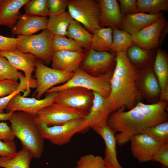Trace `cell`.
<instances>
[{
	"mask_svg": "<svg viewBox=\"0 0 168 168\" xmlns=\"http://www.w3.org/2000/svg\"><path fill=\"white\" fill-rule=\"evenodd\" d=\"M168 101L159 100L146 104L140 101L126 111L122 107L111 113L107 124L115 133L117 144L122 146L133 135L142 133L145 129L168 121Z\"/></svg>",
	"mask_w": 168,
	"mask_h": 168,
	"instance_id": "obj_1",
	"label": "cell"
},
{
	"mask_svg": "<svg viewBox=\"0 0 168 168\" xmlns=\"http://www.w3.org/2000/svg\"><path fill=\"white\" fill-rule=\"evenodd\" d=\"M126 52L116 53L109 97L111 102L112 112L122 107L130 110L143 97L137 84L139 70L132 64Z\"/></svg>",
	"mask_w": 168,
	"mask_h": 168,
	"instance_id": "obj_2",
	"label": "cell"
},
{
	"mask_svg": "<svg viewBox=\"0 0 168 168\" xmlns=\"http://www.w3.org/2000/svg\"><path fill=\"white\" fill-rule=\"evenodd\" d=\"M11 128L23 147L29 150L33 157L40 158L44 147V139L36 123L35 116L23 111L12 113L8 120Z\"/></svg>",
	"mask_w": 168,
	"mask_h": 168,
	"instance_id": "obj_3",
	"label": "cell"
},
{
	"mask_svg": "<svg viewBox=\"0 0 168 168\" xmlns=\"http://www.w3.org/2000/svg\"><path fill=\"white\" fill-rule=\"evenodd\" d=\"M74 73L72 77L67 82L52 88L46 93L58 92L70 87H79L97 93L104 97H109L113 72L94 77L79 68Z\"/></svg>",
	"mask_w": 168,
	"mask_h": 168,
	"instance_id": "obj_4",
	"label": "cell"
},
{
	"mask_svg": "<svg viewBox=\"0 0 168 168\" xmlns=\"http://www.w3.org/2000/svg\"><path fill=\"white\" fill-rule=\"evenodd\" d=\"M54 35L46 29L37 35H18L16 49L31 54L36 58L49 62L52 61L53 54L52 44Z\"/></svg>",
	"mask_w": 168,
	"mask_h": 168,
	"instance_id": "obj_5",
	"label": "cell"
},
{
	"mask_svg": "<svg viewBox=\"0 0 168 168\" xmlns=\"http://www.w3.org/2000/svg\"><path fill=\"white\" fill-rule=\"evenodd\" d=\"M67 7L72 19L90 33L93 34L100 28V11L97 0H68Z\"/></svg>",
	"mask_w": 168,
	"mask_h": 168,
	"instance_id": "obj_6",
	"label": "cell"
},
{
	"mask_svg": "<svg viewBox=\"0 0 168 168\" xmlns=\"http://www.w3.org/2000/svg\"><path fill=\"white\" fill-rule=\"evenodd\" d=\"M35 120L44 139L57 145L67 143L75 134L88 128L84 119H76L62 125L51 126H48Z\"/></svg>",
	"mask_w": 168,
	"mask_h": 168,
	"instance_id": "obj_7",
	"label": "cell"
},
{
	"mask_svg": "<svg viewBox=\"0 0 168 168\" xmlns=\"http://www.w3.org/2000/svg\"><path fill=\"white\" fill-rule=\"evenodd\" d=\"M84 56L79 67L80 69L94 77L113 72L116 53L97 51L91 48L84 50Z\"/></svg>",
	"mask_w": 168,
	"mask_h": 168,
	"instance_id": "obj_8",
	"label": "cell"
},
{
	"mask_svg": "<svg viewBox=\"0 0 168 168\" xmlns=\"http://www.w3.org/2000/svg\"><path fill=\"white\" fill-rule=\"evenodd\" d=\"M87 114L82 111L54 103L39 111L35 119L48 126L62 125L74 120L84 119Z\"/></svg>",
	"mask_w": 168,
	"mask_h": 168,
	"instance_id": "obj_9",
	"label": "cell"
},
{
	"mask_svg": "<svg viewBox=\"0 0 168 168\" xmlns=\"http://www.w3.org/2000/svg\"><path fill=\"white\" fill-rule=\"evenodd\" d=\"M35 68L36 88L33 95L37 99H40L44 93L55 85L67 82L74 73L49 67L37 60Z\"/></svg>",
	"mask_w": 168,
	"mask_h": 168,
	"instance_id": "obj_10",
	"label": "cell"
},
{
	"mask_svg": "<svg viewBox=\"0 0 168 168\" xmlns=\"http://www.w3.org/2000/svg\"><path fill=\"white\" fill-rule=\"evenodd\" d=\"M54 103L86 113L91 107L94 97L93 92L79 87L67 88L58 92Z\"/></svg>",
	"mask_w": 168,
	"mask_h": 168,
	"instance_id": "obj_11",
	"label": "cell"
},
{
	"mask_svg": "<svg viewBox=\"0 0 168 168\" xmlns=\"http://www.w3.org/2000/svg\"><path fill=\"white\" fill-rule=\"evenodd\" d=\"M58 92L46 93L42 99L25 97L19 92L11 100L6 109L7 113L23 111L35 115L43 108L54 102Z\"/></svg>",
	"mask_w": 168,
	"mask_h": 168,
	"instance_id": "obj_12",
	"label": "cell"
},
{
	"mask_svg": "<svg viewBox=\"0 0 168 168\" xmlns=\"http://www.w3.org/2000/svg\"><path fill=\"white\" fill-rule=\"evenodd\" d=\"M166 24L163 16L154 22L131 35L134 44L148 51L159 44L162 32Z\"/></svg>",
	"mask_w": 168,
	"mask_h": 168,
	"instance_id": "obj_13",
	"label": "cell"
},
{
	"mask_svg": "<svg viewBox=\"0 0 168 168\" xmlns=\"http://www.w3.org/2000/svg\"><path fill=\"white\" fill-rule=\"evenodd\" d=\"M0 56L5 58L17 70H21L24 72L27 84L28 93L30 91V87L36 86V81L31 79L36 60V58L34 55L16 49L10 51H0Z\"/></svg>",
	"mask_w": 168,
	"mask_h": 168,
	"instance_id": "obj_14",
	"label": "cell"
},
{
	"mask_svg": "<svg viewBox=\"0 0 168 168\" xmlns=\"http://www.w3.org/2000/svg\"><path fill=\"white\" fill-rule=\"evenodd\" d=\"M133 156L140 163L152 161L161 143L144 133L132 136L130 140Z\"/></svg>",
	"mask_w": 168,
	"mask_h": 168,
	"instance_id": "obj_15",
	"label": "cell"
},
{
	"mask_svg": "<svg viewBox=\"0 0 168 168\" xmlns=\"http://www.w3.org/2000/svg\"><path fill=\"white\" fill-rule=\"evenodd\" d=\"M94 97L90 110L84 119L88 127L107 124L109 116L112 113L111 102L109 97H106L93 92Z\"/></svg>",
	"mask_w": 168,
	"mask_h": 168,
	"instance_id": "obj_16",
	"label": "cell"
},
{
	"mask_svg": "<svg viewBox=\"0 0 168 168\" xmlns=\"http://www.w3.org/2000/svg\"><path fill=\"white\" fill-rule=\"evenodd\" d=\"M137 84L143 97L149 102L154 104L160 100V88L153 69L149 65L139 70Z\"/></svg>",
	"mask_w": 168,
	"mask_h": 168,
	"instance_id": "obj_17",
	"label": "cell"
},
{
	"mask_svg": "<svg viewBox=\"0 0 168 168\" xmlns=\"http://www.w3.org/2000/svg\"><path fill=\"white\" fill-rule=\"evenodd\" d=\"M102 137L105 145V156L103 158L107 168H124L119 163L117 157L115 133L107 124L90 127Z\"/></svg>",
	"mask_w": 168,
	"mask_h": 168,
	"instance_id": "obj_18",
	"label": "cell"
},
{
	"mask_svg": "<svg viewBox=\"0 0 168 168\" xmlns=\"http://www.w3.org/2000/svg\"><path fill=\"white\" fill-rule=\"evenodd\" d=\"M84 51L67 50L54 51L51 61L52 68L63 72L74 73L79 68L84 57Z\"/></svg>",
	"mask_w": 168,
	"mask_h": 168,
	"instance_id": "obj_19",
	"label": "cell"
},
{
	"mask_svg": "<svg viewBox=\"0 0 168 168\" xmlns=\"http://www.w3.org/2000/svg\"><path fill=\"white\" fill-rule=\"evenodd\" d=\"M100 11L99 24L100 28L105 27L120 29L123 15L116 0H97Z\"/></svg>",
	"mask_w": 168,
	"mask_h": 168,
	"instance_id": "obj_20",
	"label": "cell"
},
{
	"mask_svg": "<svg viewBox=\"0 0 168 168\" xmlns=\"http://www.w3.org/2000/svg\"><path fill=\"white\" fill-rule=\"evenodd\" d=\"M47 16L21 15L13 28L12 34L14 35L29 36L38 31L47 28Z\"/></svg>",
	"mask_w": 168,
	"mask_h": 168,
	"instance_id": "obj_21",
	"label": "cell"
},
{
	"mask_svg": "<svg viewBox=\"0 0 168 168\" xmlns=\"http://www.w3.org/2000/svg\"><path fill=\"white\" fill-rule=\"evenodd\" d=\"M162 16V12L151 14L140 12L124 15L120 29L132 35L154 22Z\"/></svg>",
	"mask_w": 168,
	"mask_h": 168,
	"instance_id": "obj_22",
	"label": "cell"
},
{
	"mask_svg": "<svg viewBox=\"0 0 168 168\" xmlns=\"http://www.w3.org/2000/svg\"><path fill=\"white\" fill-rule=\"evenodd\" d=\"M153 70L161 89L160 100L168 101V58L164 51L158 49L156 56Z\"/></svg>",
	"mask_w": 168,
	"mask_h": 168,
	"instance_id": "obj_23",
	"label": "cell"
},
{
	"mask_svg": "<svg viewBox=\"0 0 168 168\" xmlns=\"http://www.w3.org/2000/svg\"><path fill=\"white\" fill-rule=\"evenodd\" d=\"M29 0H1L0 26L12 29L21 15L20 8Z\"/></svg>",
	"mask_w": 168,
	"mask_h": 168,
	"instance_id": "obj_24",
	"label": "cell"
},
{
	"mask_svg": "<svg viewBox=\"0 0 168 168\" xmlns=\"http://www.w3.org/2000/svg\"><path fill=\"white\" fill-rule=\"evenodd\" d=\"M33 156L31 152L23 147L18 152L10 155L0 157V167L3 168H30Z\"/></svg>",
	"mask_w": 168,
	"mask_h": 168,
	"instance_id": "obj_25",
	"label": "cell"
},
{
	"mask_svg": "<svg viewBox=\"0 0 168 168\" xmlns=\"http://www.w3.org/2000/svg\"><path fill=\"white\" fill-rule=\"evenodd\" d=\"M92 35L80 23L73 19L68 27L66 36L86 50L90 48Z\"/></svg>",
	"mask_w": 168,
	"mask_h": 168,
	"instance_id": "obj_26",
	"label": "cell"
},
{
	"mask_svg": "<svg viewBox=\"0 0 168 168\" xmlns=\"http://www.w3.org/2000/svg\"><path fill=\"white\" fill-rule=\"evenodd\" d=\"M113 31L110 27L97 30L93 34L90 48L97 51L110 52Z\"/></svg>",
	"mask_w": 168,
	"mask_h": 168,
	"instance_id": "obj_27",
	"label": "cell"
},
{
	"mask_svg": "<svg viewBox=\"0 0 168 168\" xmlns=\"http://www.w3.org/2000/svg\"><path fill=\"white\" fill-rule=\"evenodd\" d=\"M73 19L68 12L49 16L47 29L54 35L66 36L68 27Z\"/></svg>",
	"mask_w": 168,
	"mask_h": 168,
	"instance_id": "obj_28",
	"label": "cell"
},
{
	"mask_svg": "<svg viewBox=\"0 0 168 168\" xmlns=\"http://www.w3.org/2000/svg\"><path fill=\"white\" fill-rule=\"evenodd\" d=\"M113 37L110 52L116 53L126 51L134 44L132 35L119 29L112 28Z\"/></svg>",
	"mask_w": 168,
	"mask_h": 168,
	"instance_id": "obj_29",
	"label": "cell"
},
{
	"mask_svg": "<svg viewBox=\"0 0 168 168\" xmlns=\"http://www.w3.org/2000/svg\"><path fill=\"white\" fill-rule=\"evenodd\" d=\"M126 52L132 64L138 69L148 65V62L152 54L151 51L146 50L135 44L128 48Z\"/></svg>",
	"mask_w": 168,
	"mask_h": 168,
	"instance_id": "obj_30",
	"label": "cell"
},
{
	"mask_svg": "<svg viewBox=\"0 0 168 168\" xmlns=\"http://www.w3.org/2000/svg\"><path fill=\"white\" fill-rule=\"evenodd\" d=\"M19 79L20 84L26 85L27 87L24 75L12 66L5 58L0 56V81L9 80L17 82Z\"/></svg>",
	"mask_w": 168,
	"mask_h": 168,
	"instance_id": "obj_31",
	"label": "cell"
},
{
	"mask_svg": "<svg viewBox=\"0 0 168 168\" xmlns=\"http://www.w3.org/2000/svg\"><path fill=\"white\" fill-rule=\"evenodd\" d=\"M137 4L139 12L154 14L160 12V11H168L167 0H138Z\"/></svg>",
	"mask_w": 168,
	"mask_h": 168,
	"instance_id": "obj_32",
	"label": "cell"
},
{
	"mask_svg": "<svg viewBox=\"0 0 168 168\" xmlns=\"http://www.w3.org/2000/svg\"><path fill=\"white\" fill-rule=\"evenodd\" d=\"M52 45L53 52L62 50L84 51V49L74 40L63 35H54Z\"/></svg>",
	"mask_w": 168,
	"mask_h": 168,
	"instance_id": "obj_33",
	"label": "cell"
},
{
	"mask_svg": "<svg viewBox=\"0 0 168 168\" xmlns=\"http://www.w3.org/2000/svg\"><path fill=\"white\" fill-rule=\"evenodd\" d=\"M142 133L148 135L161 144L168 143V122L147 128L144 129Z\"/></svg>",
	"mask_w": 168,
	"mask_h": 168,
	"instance_id": "obj_34",
	"label": "cell"
},
{
	"mask_svg": "<svg viewBox=\"0 0 168 168\" xmlns=\"http://www.w3.org/2000/svg\"><path fill=\"white\" fill-rule=\"evenodd\" d=\"M24 9L27 15L49 16L47 0H29L24 5Z\"/></svg>",
	"mask_w": 168,
	"mask_h": 168,
	"instance_id": "obj_35",
	"label": "cell"
},
{
	"mask_svg": "<svg viewBox=\"0 0 168 168\" xmlns=\"http://www.w3.org/2000/svg\"><path fill=\"white\" fill-rule=\"evenodd\" d=\"M77 167L78 168H107L102 157L92 154L81 156L77 162Z\"/></svg>",
	"mask_w": 168,
	"mask_h": 168,
	"instance_id": "obj_36",
	"label": "cell"
},
{
	"mask_svg": "<svg viewBox=\"0 0 168 168\" xmlns=\"http://www.w3.org/2000/svg\"><path fill=\"white\" fill-rule=\"evenodd\" d=\"M68 2V0H47L49 16L57 15L65 12Z\"/></svg>",
	"mask_w": 168,
	"mask_h": 168,
	"instance_id": "obj_37",
	"label": "cell"
},
{
	"mask_svg": "<svg viewBox=\"0 0 168 168\" xmlns=\"http://www.w3.org/2000/svg\"><path fill=\"white\" fill-rule=\"evenodd\" d=\"M152 161L160 163L162 168H168V143H161Z\"/></svg>",
	"mask_w": 168,
	"mask_h": 168,
	"instance_id": "obj_38",
	"label": "cell"
},
{
	"mask_svg": "<svg viewBox=\"0 0 168 168\" xmlns=\"http://www.w3.org/2000/svg\"><path fill=\"white\" fill-rule=\"evenodd\" d=\"M18 82L4 80L0 81V97L6 96L13 92L19 87Z\"/></svg>",
	"mask_w": 168,
	"mask_h": 168,
	"instance_id": "obj_39",
	"label": "cell"
},
{
	"mask_svg": "<svg viewBox=\"0 0 168 168\" xmlns=\"http://www.w3.org/2000/svg\"><path fill=\"white\" fill-rule=\"evenodd\" d=\"M119 7L122 14L128 15L139 12L136 0H119Z\"/></svg>",
	"mask_w": 168,
	"mask_h": 168,
	"instance_id": "obj_40",
	"label": "cell"
},
{
	"mask_svg": "<svg viewBox=\"0 0 168 168\" xmlns=\"http://www.w3.org/2000/svg\"><path fill=\"white\" fill-rule=\"evenodd\" d=\"M17 38L0 35V51H10L16 50Z\"/></svg>",
	"mask_w": 168,
	"mask_h": 168,
	"instance_id": "obj_41",
	"label": "cell"
},
{
	"mask_svg": "<svg viewBox=\"0 0 168 168\" xmlns=\"http://www.w3.org/2000/svg\"><path fill=\"white\" fill-rule=\"evenodd\" d=\"M15 137L11 127L7 122H0V140L13 141Z\"/></svg>",
	"mask_w": 168,
	"mask_h": 168,
	"instance_id": "obj_42",
	"label": "cell"
},
{
	"mask_svg": "<svg viewBox=\"0 0 168 168\" xmlns=\"http://www.w3.org/2000/svg\"><path fill=\"white\" fill-rule=\"evenodd\" d=\"M16 152L14 141L0 140V157L8 156Z\"/></svg>",
	"mask_w": 168,
	"mask_h": 168,
	"instance_id": "obj_43",
	"label": "cell"
},
{
	"mask_svg": "<svg viewBox=\"0 0 168 168\" xmlns=\"http://www.w3.org/2000/svg\"><path fill=\"white\" fill-rule=\"evenodd\" d=\"M26 89V88H20L9 95L0 97V114L4 113V110L6 109L9 102L13 96L23 90Z\"/></svg>",
	"mask_w": 168,
	"mask_h": 168,
	"instance_id": "obj_44",
	"label": "cell"
},
{
	"mask_svg": "<svg viewBox=\"0 0 168 168\" xmlns=\"http://www.w3.org/2000/svg\"><path fill=\"white\" fill-rule=\"evenodd\" d=\"M12 113H4L0 114V121L8 120Z\"/></svg>",
	"mask_w": 168,
	"mask_h": 168,
	"instance_id": "obj_45",
	"label": "cell"
},
{
	"mask_svg": "<svg viewBox=\"0 0 168 168\" xmlns=\"http://www.w3.org/2000/svg\"><path fill=\"white\" fill-rule=\"evenodd\" d=\"M74 168H78L77 166H76V167H75Z\"/></svg>",
	"mask_w": 168,
	"mask_h": 168,
	"instance_id": "obj_46",
	"label": "cell"
},
{
	"mask_svg": "<svg viewBox=\"0 0 168 168\" xmlns=\"http://www.w3.org/2000/svg\"></svg>",
	"mask_w": 168,
	"mask_h": 168,
	"instance_id": "obj_47",
	"label": "cell"
},
{
	"mask_svg": "<svg viewBox=\"0 0 168 168\" xmlns=\"http://www.w3.org/2000/svg\"></svg>",
	"mask_w": 168,
	"mask_h": 168,
	"instance_id": "obj_48",
	"label": "cell"
}]
</instances>
